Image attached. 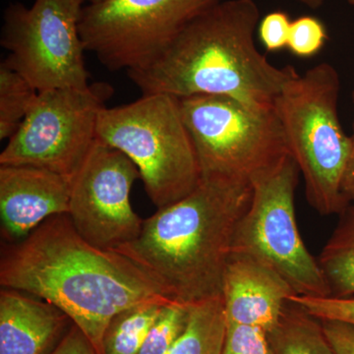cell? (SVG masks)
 <instances>
[{
    "instance_id": "83f0119b",
    "label": "cell",
    "mask_w": 354,
    "mask_h": 354,
    "mask_svg": "<svg viewBox=\"0 0 354 354\" xmlns=\"http://www.w3.org/2000/svg\"><path fill=\"white\" fill-rule=\"evenodd\" d=\"M297 1L309 7V8L316 9L322 6L325 0H297Z\"/></svg>"
},
{
    "instance_id": "4fadbf2b",
    "label": "cell",
    "mask_w": 354,
    "mask_h": 354,
    "mask_svg": "<svg viewBox=\"0 0 354 354\" xmlns=\"http://www.w3.org/2000/svg\"><path fill=\"white\" fill-rule=\"evenodd\" d=\"M295 295L288 281L274 270L249 256L232 254L221 292L227 326H251L269 334Z\"/></svg>"
},
{
    "instance_id": "277c9868",
    "label": "cell",
    "mask_w": 354,
    "mask_h": 354,
    "mask_svg": "<svg viewBox=\"0 0 354 354\" xmlns=\"http://www.w3.org/2000/svg\"><path fill=\"white\" fill-rule=\"evenodd\" d=\"M339 88L337 70L321 64L288 81L274 102L307 201L321 216L341 215L351 204L342 192L351 137L339 121Z\"/></svg>"
},
{
    "instance_id": "9c48e42d",
    "label": "cell",
    "mask_w": 354,
    "mask_h": 354,
    "mask_svg": "<svg viewBox=\"0 0 354 354\" xmlns=\"http://www.w3.org/2000/svg\"><path fill=\"white\" fill-rule=\"evenodd\" d=\"M83 4L77 0H35L9 4L0 35L9 51L4 62L38 92L88 87L85 46L81 38Z\"/></svg>"
},
{
    "instance_id": "7c38bea8",
    "label": "cell",
    "mask_w": 354,
    "mask_h": 354,
    "mask_svg": "<svg viewBox=\"0 0 354 354\" xmlns=\"http://www.w3.org/2000/svg\"><path fill=\"white\" fill-rule=\"evenodd\" d=\"M71 180L41 167L0 165L2 237L22 241L51 216L68 214Z\"/></svg>"
},
{
    "instance_id": "cb8c5ba5",
    "label": "cell",
    "mask_w": 354,
    "mask_h": 354,
    "mask_svg": "<svg viewBox=\"0 0 354 354\" xmlns=\"http://www.w3.org/2000/svg\"><path fill=\"white\" fill-rule=\"evenodd\" d=\"M290 25L288 14L281 11L268 14L261 21L259 36L268 51H278L288 48Z\"/></svg>"
},
{
    "instance_id": "f1b7e54d",
    "label": "cell",
    "mask_w": 354,
    "mask_h": 354,
    "mask_svg": "<svg viewBox=\"0 0 354 354\" xmlns=\"http://www.w3.org/2000/svg\"><path fill=\"white\" fill-rule=\"evenodd\" d=\"M80 2L83 6H87V4L97 3V2L102 1V0H77Z\"/></svg>"
},
{
    "instance_id": "d6986e66",
    "label": "cell",
    "mask_w": 354,
    "mask_h": 354,
    "mask_svg": "<svg viewBox=\"0 0 354 354\" xmlns=\"http://www.w3.org/2000/svg\"><path fill=\"white\" fill-rule=\"evenodd\" d=\"M31 84L6 62L0 64V140L17 132L38 95Z\"/></svg>"
},
{
    "instance_id": "5bb4252c",
    "label": "cell",
    "mask_w": 354,
    "mask_h": 354,
    "mask_svg": "<svg viewBox=\"0 0 354 354\" xmlns=\"http://www.w3.org/2000/svg\"><path fill=\"white\" fill-rule=\"evenodd\" d=\"M73 325L55 305L23 291H0V354H51Z\"/></svg>"
},
{
    "instance_id": "ffe728a7",
    "label": "cell",
    "mask_w": 354,
    "mask_h": 354,
    "mask_svg": "<svg viewBox=\"0 0 354 354\" xmlns=\"http://www.w3.org/2000/svg\"><path fill=\"white\" fill-rule=\"evenodd\" d=\"M190 305L171 301L162 307L149 330L138 354H167L183 334L189 320Z\"/></svg>"
},
{
    "instance_id": "44dd1931",
    "label": "cell",
    "mask_w": 354,
    "mask_h": 354,
    "mask_svg": "<svg viewBox=\"0 0 354 354\" xmlns=\"http://www.w3.org/2000/svg\"><path fill=\"white\" fill-rule=\"evenodd\" d=\"M327 39V31L320 20L304 16L291 22L288 48L298 57H312L322 50Z\"/></svg>"
},
{
    "instance_id": "3957f363",
    "label": "cell",
    "mask_w": 354,
    "mask_h": 354,
    "mask_svg": "<svg viewBox=\"0 0 354 354\" xmlns=\"http://www.w3.org/2000/svg\"><path fill=\"white\" fill-rule=\"evenodd\" d=\"M259 19L254 0H221L188 23L157 62L128 77L142 95H225L256 111L272 109L299 74L274 66L258 50Z\"/></svg>"
},
{
    "instance_id": "30bf717a",
    "label": "cell",
    "mask_w": 354,
    "mask_h": 354,
    "mask_svg": "<svg viewBox=\"0 0 354 354\" xmlns=\"http://www.w3.org/2000/svg\"><path fill=\"white\" fill-rule=\"evenodd\" d=\"M221 0H102L84 6L80 28L86 51L109 71L150 66L185 26Z\"/></svg>"
},
{
    "instance_id": "d4e9b609",
    "label": "cell",
    "mask_w": 354,
    "mask_h": 354,
    "mask_svg": "<svg viewBox=\"0 0 354 354\" xmlns=\"http://www.w3.org/2000/svg\"><path fill=\"white\" fill-rule=\"evenodd\" d=\"M321 322L335 354H354V325L334 320Z\"/></svg>"
},
{
    "instance_id": "7402d4cb",
    "label": "cell",
    "mask_w": 354,
    "mask_h": 354,
    "mask_svg": "<svg viewBox=\"0 0 354 354\" xmlns=\"http://www.w3.org/2000/svg\"><path fill=\"white\" fill-rule=\"evenodd\" d=\"M223 354H274L265 330L251 326H227Z\"/></svg>"
},
{
    "instance_id": "7a4b0ae2",
    "label": "cell",
    "mask_w": 354,
    "mask_h": 354,
    "mask_svg": "<svg viewBox=\"0 0 354 354\" xmlns=\"http://www.w3.org/2000/svg\"><path fill=\"white\" fill-rule=\"evenodd\" d=\"M243 179L201 177L195 189L143 221L136 239L114 249L171 301L221 297L237 225L252 199Z\"/></svg>"
},
{
    "instance_id": "f546056e",
    "label": "cell",
    "mask_w": 354,
    "mask_h": 354,
    "mask_svg": "<svg viewBox=\"0 0 354 354\" xmlns=\"http://www.w3.org/2000/svg\"><path fill=\"white\" fill-rule=\"evenodd\" d=\"M346 1H348L349 4H351V6H354V0H346ZM353 101L354 104V92L353 93Z\"/></svg>"
},
{
    "instance_id": "52a82bcc",
    "label": "cell",
    "mask_w": 354,
    "mask_h": 354,
    "mask_svg": "<svg viewBox=\"0 0 354 354\" xmlns=\"http://www.w3.org/2000/svg\"><path fill=\"white\" fill-rule=\"evenodd\" d=\"M201 177L251 179L290 155L274 109L256 111L225 95L179 97Z\"/></svg>"
},
{
    "instance_id": "2e32d148",
    "label": "cell",
    "mask_w": 354,
    "mask_h": 354,
    "mask_svg": "<svg viewBox=\"0 0 354 354\" xmlns=\"http://www.w3.org/2000/svg\"><path fill=\"white\" fill-rule=\"evenodd\" d=\"M268 335L274 354H335L321 320L291 300Z\"/></svg>"
},
{
    "instance_id": "5b68a950",
    "label": "cell",
    "mask_w": 354,
    "mask_h": 354,
    "mask_svg": "<svg viewBox=\"0 0 354 354\" xmlns=\"http://www.w3.org/2000/svg\"><path fill=\"white\" fill-rule=\"evenodd\" d=\"M97 137L134 162L158 209L183 199L201 179L196 151L174 95H142L130 104L102 109Z\"/></svg>"
},
{
    "instance_id": "9a60e30c",
    "label": "cell",
    "mask_w": 354,
    "mask_h": 354,
    "mask_svg": "<svg viewBox=\"0 0 354 354\" xmlns=\"http://www.w3.org/2000/svg\"><path fill=\"white\" fill-rule=\"evenodd\" d=\"M339 223L317 258L330 297L354 295V203L341 214Z\"/></svg>"
},
{
    "instance_id": "8fae6325",
    "label": "cell",
    "mask_w": 354,
    "mask_h": 354,
    "mask_svg": "<svg viewBox=\"0 0 354 354\" xmlns=\"http://www.w3.org/2000/svg\"><path fill=\"white\" fill-rule=\"evenodd\" d=\"M138 178V169L127 156L97 139L72 178L70 193V221L86 241L114 250L138 237L144 220L130 201Z\"/></svg>"
},
{
    "instance_id": "484cf974",
    "label": "cell",
    "mask_w": 354,
    "mask_h": 354,
    "mask_svg": "<svg viewBox=\"0 0 354 354\" xmlns=\"http://www.w3.org/2000/svg\"><path fill=\"white\" fill-rule=\"evenodd\" d=\"M51 354H97L85 334L73 324Z\"/></svg>"
},
{
    "instance_id": "e0dca14e",
    "label": "cell",
    "mask_w": 354,
    "mask_h": 354,
    "mask_svg": "<svg viewBox=\"0 0 354 354\" xmlns=\"http://www.w3.org/2000/svg\"><path fill=\"white\" fill-rule=\"evenodd\" d=\"M225 335L223 297L190 304L187 327L167 354H223Z\"/></svg>"
},
{
    "instance_id": "ba28073f",
    "label": "cell",
    "mask_w": 354,
    "mask_h": 354,
    "mask_svg": "<svg viewBox=\"0 0 354 354\" xmlns=\"http://www.w3.org/2000/svg\"><path fill=\"white\" fill-rule=\"evenodd\" d=\"M109 84L39 92L0 165L41 167L73 178L97 141L100 113L113 95Z\"/></svg>"
},
{
    "instance_id": "603a6c76",
    "label": "cell",
    "mask_w": 354,
    "mask_h": 354,
    "mask_svg": "<svg viewBox=\"0 0 354 354\" xmlns=\"http://www.w3.org/2000/svg\"><path fill=\"white\" fill-rule=\"evenodd\" d=\"M290 300L319 320L341 321L354 325V297H312L292 295Z\"/></svg>"
},
{
    "instance_id": "8992f818",
    "label": "cell",
    "mask_w": 354,
    "mask_h": 354,
    "mask_svg": "<svg viewBox=\"0 0 354 354\" xmlns=\"http://www.w3.org/2000/svg\"><path fill=\"white\" fill-rule=\"evenodd\" d=\"M299 169L290 155L251 179L252 199L235 232L232 253L278 272L295 295L330 297L317 258L305 245L295 216Z\"/></svg>"
},
{
    "instance_id": "4316f807",
    "label": "cell",
    "mask_w": 354,
    "mask_h": 354,
    "mask_svg": "<svg viewBox=\"0 0 354 354\" xmlns=\"http://www.w3.org/2000/svg\"><path fill=\"white\" fill-rule=\"evenodd\" d=\"M342 192L348 203H354V122L353 134L351 136V151L348 165L342 177Z\"/></svg>"
},
{
    "instance_id": "6da1fadb",
    "label": "cell",
    "mask_w": 354,
    "mask_h": 354,
    "mask_svg": "<svg viewBox=\"0 0 354 354\" xmlns=\"http://www.w3.org/2000/svg\"><path fill=\"white\" fill-rule=\"evenodd\" d=\"M0 286L62 310L97 354H104V332L116 314L167 298L127 257L86 241L68 214L51 216L22 241L2 248Z\"/></svg>"
},
{
    "instance_id": "ac0fdd59",
    "label": "cell",
    "mask_w": 354,
    "mask_h": 354,
    "mask_svg": "<svg viewBox=\"0 0 354 354\" xmlns=\"http://www.w3.org/2000/svg\"><path fill=\"white\" fill-rule=\"evenodd\" d=\"M167 298L133 305L111 319L102 339L104 354H138Z\"/></svg>"
}]
</instances>
